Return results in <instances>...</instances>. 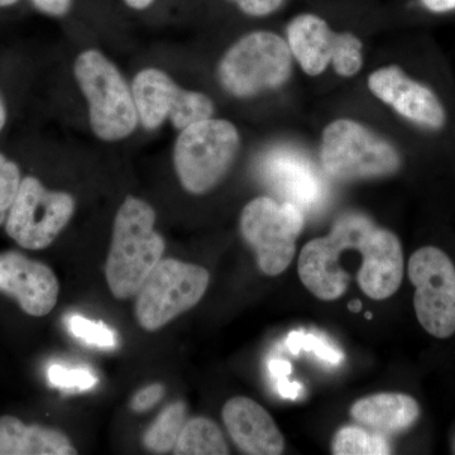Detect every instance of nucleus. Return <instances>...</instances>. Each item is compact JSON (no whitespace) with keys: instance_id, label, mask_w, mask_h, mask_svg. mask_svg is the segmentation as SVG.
I'll return each instance as SVG.
<instances>
[{"instance_id":"e433bc0d","label":"nucleus","mask_w":455,"mask_h":455,"mask_svg":"<svg viewBox=\"0 0 455 455\" xmlns=\"http://www.w3.org/2000/svg\"><path fill=\"white\" fill-rule=\"evenodd\" d=\"M366 317H367L368 320H371V317H372V314L367 313L366 314Z\"/></svg>"},{"instance_id":"9b49d317","label":"nucleus","mask_w":455,"mask_h":455,"mask_svg":"<svg viewBox=\"0 0 455 455\" xmlns=\"http://www.w3.org/2000/svg\"><path fill=\"white\" fill-rule=\"evenodd\" d=\"M349 241L347 215L335 221L331 233L304 245L299 259V276L313 295L324 301L338 300L348 289L350 275L340 265Z\"/></svg>"},{"instance_id":"20e7f679","label":"nucleus","mask_w":455,"mask_h":455,"mask_svg":"<svg viewBox=\"0 0 455 455\" xmlns=\"http://www.w3.org/2000/svg\"><path fill=\"white\" fill-rule=\"evenodd\" d=\"M241 137L232 122L208 118L180 132L173 164L180 184L194 196L209 193L235 163Z\"/></svg>"},{"instance_id":"aec40b11","label":"nucleus","mask_w":455,"mask_h":455,"mask_svg":"<svg viewBox=\"0 0 455 455\" xmlns=\"http://www.w3.org/2000/svg\"><path fill=\"white\" fill-rule=\"evenodd\" d=\"M187 423V406L181 401L171 403L157 416L143 438V444L155 454L175 451L180 434Z\"/></svg>"},{"instance_id":"393cba45","label":"nucleus","mask_w":455,"mask_h":455,"mask_svg":"<svg viewBox=\"0 0 455 455\" xmlns=\"http://www.w3.org/2000/svg\"><path fill=\"white\" fill-rule=\"evenodd\" d=\"M49 381L51 385L62 390L85 391L94 387L98 379L85 368L53 364L49 368Z\"/></svg>"},{"instance_id":"f03ea898","label":"nucleus","mask_w":455,"mask_h":455,"mask_svg":"<svg viewBox=\"0 0 455 455\" xmlns=\"http://www.w3.org/2000/svg\"><path fill=\"white\" fill-rule=\"evenodd\" d=\"M74 75L88 101L95 136L106 142L130 137L139 125V112L118 68L100 51L86 50L75 60Z\"/></svg>"},{"instance_id":"6ab92c4d","label":"nucleus","mask_w":455,"mask_h":455,"mask_svg":"<svg viewBox=\"0 0 455 455\" xmlns=\"http://www.w3.org/2000/svg\"><path fill=\"white\" fill-rule=\"evenodd\" d=\"M173 454L176 455H227L226 439L217 423L206 418L187 420Z\"/></svg>"},{"instance_id":"cd10ccee","label":"nucleus","mask_w":455,"mask_h":455,"mask_svg":"<svg viewBox=\"0 0 455 455\" xmlns=\"http://www.w3.org/2000/svg\"><path fill=\"white\" fill-rule=\"evenodd\" d=\"M166 388L163 383H152L137 392L132 398L131 409L134 412H146L163 400Z\"/></svg>"},{"instance_id":"c756f323","label":"nucleus","mask_w":455,"mask_h":455,"mask_svg":"<svg viewBox=\"0 0 455 455\" xmlns=\"http://www.w3.org/2000/svg\"><path fill=\"white\" fill-rule=\"evenodd\" d=\"M427 11L442 14L455 11V0H419Z\"/></svg>"},{"instance_id":"c9c22d12","label":"nucleus","mask_w":455,"mask_h":455,"mask_svg":"<svg viewBox=\"0 0 455 455\" xmlns=\"http://www.w3.org/2000/svg\"><path fill=\"white\" fill-rule=\"evenodd\" d=\"M20 0H0V8H9L16 5Z\"/></svg>"},{"instance_id":"f257e3e1","label":"nucleus","mask_w":455,"mask_h":455,"mask_svg":"<svg viewBox=\"0 0 455 455\" xmlns=\"http://www.w3.org/2000/svg\"><path fill=\"white\" fill-rule=\"evenodd\" d=\"M156 212L148 203L128 196L114 220L106 277L114 298L127 300L163 259L164 241L155 229Z\"/></svg>"},{"instance_id":"a211bd4d","label":"nucleus","mask_w":455,"mask_h":455,"mask_svg":"<svg viewBox=\"0 0 455 455\" xmlns=\"http://www.w3.org/2000/svg\"><path fill=\"white\" fill-rule=\"evenodd\" d=\"M350 415L376 433L396 434L418 421L420 406L409 395L385 392L361 398L350 409Z\"/></svg>"},{"instance_id":"ddd939ff","label":"nucleus","mask_w":455,"mask_h":455,"mask_svg":"<svg viewBox=\"0 0 455 455\" xmlns=\"http://www.w3.org/2000/svg\"><path fill=\"white\" fill-rule=\"evenodd\" d=\"M368 88L407 121L429 130L444 125L445 109L439 98L396 65L373 71L368 77Z\"/></svg>"},{"instance_id":"2f4dec72","label":"nucleus","mask_w":455,"mask_h":455,"mask_svg":"<svg viewBox=\"0 0 455 455\" xmlns=\"http://www.w3.org/2000/svg\"><path fill=\"white\" fill-rule=\"evenodd\" d=\"M269 368H271V372L277 377V379H281V377H287V374L291 373V364L286 361H272L269 363Z\"/></svg>"},{"instance_id":"1a4fd4ad","label":"nucleus","mask_w":455,"mask_h":455,"mask_svg":"<svg viewBox=\"0 0 455 455\" xmlns=\"http://www.w3.org/2000/svg\"><path fill=\"white\" fill-rule=\"evenodd\" d=\"M407 274L414 284V307L421 326L433 337L455 333V266L440 248H420L410 257Z\"/></svg>"},{"instance_id":"b1692460","label":"nucleus","mask_w":455,"mask_h":455,"mask_svg":"<svg viewBox=\"0 0 455 455\" xmlns=\"http://www.w3.org/2000/svg\"><path fill=\"white\" fill-rule=\"evenodd\" d=\"M68 329L75 337L100 348H113L116 344V334L104 323L92 322L82 315L68 317Z\"/></svg>"},{"instance_id":"2eb2a0df","label":"nucleus","mask_w":455,"mask_h":455,"mask_svg":"<svg viewBox=\"0 0 455 455\" xmlns=\"http://www.w3.org/2000/svg\"><path fill=\"white\" fill-rule=\"evenodd\" d=\"M224 425L236 448L244 454L283 453V435L274 419L252 398L236 396L223 406Z\"/></svg>"},{"instance_id":"473e14b6","label":"nucleus","mask_w":455,"mask_h":455,"mask_svg":"<svg viewBox=\"0 0 455 455\" xmlns=\"http://www.w3.org/2000/svg\"><path fill=\"white\" fill-rule=\"evenodd\" d=\"M123 2H124V4L127 5L128 8L133 9V11L142 12L151 7L156 0H123Z\"/></svg>"},{"instance_id":"9d476101","label":"nucleus","mask_w":455,"mask_h":455,"mask_svg":"<svg viewBox=\"0 0 455 455\" xmlns=\"http://www.w3.org/2000/svg\"><path fill=\"white\" fill-rule=\"evenodd\" d=\"M132 94L140 124L148 131L157 130L167 119L176 130L182 131L214 114L211 98L181 88L160 68L140 71L132 84Z\"/></svg>"},{"instance_id":"c85d7f7f","label":"nucleus","mask_w":455,"mask_h":455,"mask_svg":"<svg viewBox=\"0 0 455 455\" xmlns=\"http://www.w3.org/2000/svg\"><path fill=\"white\" fill-rule=\"evenodd\" d=\"M32 4L44 16L64 17L73 7V0H31Z\"/></svg>"},{"instance_id":"7c9ffc66","label":"nucleus","mask_w":455,"mask_h":455,"mask_svg":"<svg viewBox=\"0 0 455 455\" xmlns=\"http://www.w3.org/2000/svg\"><path fill=\"white\" fill-rule=\"evenodd\" d=\"M277 390L280 392L281 396L295 400L300 395L302 387L300 383H291L287 381L286 377H281V379H278Z\"/></svg>"},{"instance_id":"6e6552de","label":"nucleus","mask_w":455,"mask_h":455,"mask_svg":"<svg viewBox=\"0 0 455 455\" xmlns=\"http://www.w3.org/2000/svg\"><path fill=\"white\" fill-rule=\"evenodd\" d=\"M75 205L71 194L49 190L35 176H27L8 212L5 232L26 250H44L70 223Z\"/></svg>"},{"instance_id":"4be33fe9","label":"nucleus","mask_w":455,"mask_h":455,"mask_svg":"<svg viewBox=\"0 0 455 455\" xmlns=\"http://www.w3.org/2000/svg\"><path fill=\"white\" fill-rule=\"evenodd\" d=\"M363 44L352 32H335L331 65L341 77L355 76L363 66Z\"/></svg>"},{"instance_id":"f704fd0d","label":"nucleus","mask_w":455,"mask_h":455,"mask_svg":"<svg viewBox=\"0 0 455 455\" xmlns=\"http://www.w3.org/2000/svg\"><path fill=\"white\" fill-rule=\"evenodd\" d=\"M348 307L350 311H353V313H359V311L362 309L361 301L355 300L349 302Z\"/></svg>"},{"instance_id":"dca6fc26","label":"nucleus","mask_w":455,"mask_h":455,"mask_svg":"<svg viewBox=\"0 0 455 455\" xmlns=\"http://www.w3.org/2000/svg\"><path fill=\"white\" fill-rule=\"evenodd\" d=\"M334 36L328 20L313 12L293 17L286 28L292 57L309 76L324 73L331 65Z\"/></svg>"},{"instance_id":"72a5a7b5","label":"nucleus","mask_w":455,"mask_h":455,"mask_svg":"<svg viewBox=\"0 0 455 455\" xmlns=\"http://www.w3.org/2000/svg\"><path fill=\"white\" fill-rule=\"evenodd\" d=\"M7 108H5L4 101H3L2 97H0V132L3 131V128L5 127V123H7Z\"/></svg>"},{"instance_id":"f3484780","label":"nucleus","mask_w":455,"mask_h":455,"mask_svg":"<svg viewBox=\"0 0 455 455\" xmlns=\"http://www.w3.org/2000/svg\"><path fill=\"white\" fill-rule=\"evenodd\" d=\"M70 439L44 425H26L14 416H0V455H75Z\"/></svg>"},{"instance_id":"39448f33","label":"nucleus","mask_w":455,"mask_h":455,"mask_svg":"<svg viewBox=\"0 0 455 455\" xmlns=\"http://www.w3.org/2000/svg\"><path fill=\"white\" fill-rule=\"evenodd\" d=\"M320 161L326 175L338 181L386 178L401 167L400 154L387 140L347 118L326 125Z\"/></svg>"},{"instance_id":"412c9836","label":"nucleus","mask_w":455,"mask_h":455,"mask_svg":"<svg viewBox=\"0 0 455 455\" xmlns=\"http://www.w3.org/2000/svg\"><path fill=\"white\" fill-rule=\"evenodd\" d=\"M331 453L335 455H385L391 454V447L383 434L344 427L334 435Z\"/></svg>"},{"instance_id":"5701e85b","label":"nucleus","mask_w":455,"mask_h":455,"mask_svg":"<svg viewBox=\"0 0 455 455\" xmlns=\"http://www.w3.org/2000/svg\"><path fill=\"white\" fill-rule=\"evenodd\" d=\"M22 175L20 166L7 156L0 154V227L5 223L9 211L20 191Z\"/></svg>"},{"instance_id":"4468645a","label":"nucleus","mask_w":455,"mask_h":455,"mask_svg":"<svg viewBox=\"0 0 455 455\" xmlns=\"http://www.w3.org/2000/svg\"><path fill=\"white\" fill-rule=\"evenodd\" d=\"M362 265L357 281L362 291L374 300L391 298L403 278V253L400 239L387 229L373 226L358 245Z\"/></svg>"},{"instance_id":"a878e982","label":"nucleus","mask_w":455,"mask_h":455,"mask_svg":"<svg viewBox=\"0 0 455 455\" xmlns=\"http://www.w3.org/2000/svg\"><path fill=\"white\" fill-rule=\"evenodd\" d=\"M286 346L293 355H298L301 349L311 350L323 361L331 362L333 364L339 363L343 359V355L339 350L329 346L325 340L320 339L313 334L302 333V331H292L287 338Z\"/></svg>"},{"instance_id":"423d86ee","label":"nucleus","mask_w":455,"mask_h":455,"mask_svg":"<svg viewBox=\"0 0 455 455\" xmlns=\"http://www.w3.org/2000/svg\"><path fill=\"white\" fill-rule=\"evenodd\" d=\"M209 281L211 275L202 266L161 259L137 292V322L147 331L164 328L202 300Z\"/></svg>"},{"instance_id":"bb28decb","label":"nucleus","mask_w":455,"mask_h":455,"mask_svg":"<svg viewBox=\"0 0 455 455\" xmlns=\"http://www.w3.org/2000/svg\"><path fill=\"white\" fill-rule=\"evenodd\" d=\"M235 5L244 16L266 18L274 16L286 5L287 0H226Z\"/></svg>"},{"instance_id":"f8f14e48","label":"nucleus","mask_w":455,"mask_h":455,"mask_svg":"<svg viewBox=\"0 0 455 455\" xmlns=\"http://www.w3.org/2000/svg\"><path fill=\"white\" fill-rule=\"evenodd\" d=\"M0 292L13 298L28 315H49L55 309L60 284L55 272L16 251L0 252Z\"/></svg>"},{"instance_id":"0eeeda50","label":"nucleus","mask_w":455,"mask_h":455,"mask_svg":"<svg viewBox=\"0 0 455 455\" xmlns=\"http://www.w3.org/2000/svg\"><path fill=\"white\" fill-rule=\"evenodd\" d=\"M304 212L293 203L259 196L244 206L241 233L254 251L263 274L278 276L289 267L304 229Z\"/></svg>"},{"instance_id":"7ed1b4c3","label":"nucleus","mask_w":455,"mask_h":455,"mask_svg":"<svg viewBox=\"0 0 455 455\" xmlns=\"http://www.w3.org/2000/svg\"><path fill=\"white\" fill-rule=\"evenodd\" d=\"M291 73L289 44L271 31L247 33L227 50L218 66L220 85L239 99L281 88Z\"/></svg>"}]
</instances>
